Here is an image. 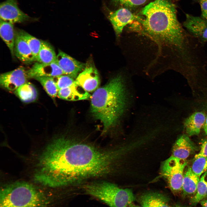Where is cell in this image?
<instances>
[{
	"label": "cell",
	"mask_w": 207,
	"mask_h": 207,
	"mask_svg": "<svg viewBox=\"0 0 207 207\" xmlns=\"http://www.w3.org/2000/svg\"><path fill=\"white\" fill-rule=\"evenodd\" d=\"M206 117L202 112H195L184 121V125L187 134L191 136L199 134L205 123Z\"/></svg>",
	"instance_id": "cell-17"
},
{
	"label": "cell",
	"mask_w": 207,
	"mask_h": 207,
	"mask_svg": "<svg viewBox=\"0 0 207 207\" xmlns=\"http://www.w3.org/2000/svg\"><path fill=\"white\" fill-rule=\"evenodd\" d=\"M191 168L195 175L200 177L207 171V157L195 156Z\"/></svg>",
	"instance_id": "cell-26"
},
{
	"label": "cell",
	"mask_w": 207,
	"mask_h": 207,
	"mask_svg": "<svg viewBox=\"0 0 207 207\" xmlns=\"http://www.w3.org/2000/svg\"><path fill=\"white\" fill-rule=\"evenodd\" d=\"M200 177L195 175L191 167L185 169L182 185V190L184 196H190L195 194L198 183Z\"/></svg>",
	"instance_id": "cell-19"
},
{
	"label": "cell",
	"mask_w": 207,
	"mask_h": 207,
	"mask_svg": "<svg viewBox=\"0 0 207 207\" xmlns=\"http://www.w3.org/2000/svg\"><path fill=\"white\" fill-rule=\"evenodd\" d=\"M129 93L121 75L114 77L93 93L91 112L103 126V133L118 125L130 106Z\"/></svg>",
	"instance_id": "cell-3"
},
{
	"label": "cell",
	"mask_w": 207,
	"mask_h": 207,
	"mask_svg": "<svg viewBox=\"0 0 207 207\" xmlns=\"http://www.w3.org/2000/svg\"><path fill=\"white\" fill-rule=\"evenodd\" d=\"M207 196V171L200 177L197 191L191 200L192 205H195Z\"/></svg>",
	"instance_id": "cell-23"
},
{
	"label": "cell",
	"mask_w": 207,
	"mask_h": 207,
	"mask_svg": "<svg viewBox=\"0 0 207 207\" xmlns=\"http://www.w3.org/2000/svg\"><path fill=\"white\" fill-rule=\"evenodd\" d=\"M142 18L137 17L135 31L155 42L159 49L168 47L177 59L185 62L192 57L194 51L190 37L179 22L175 5L168 0H155L141 10Z\"/></svg>",
	"instance_id": "cell-2"
},
{
	"label": "cell",
	"mask_w": 207,
	"mask_h": 207,
	"mask_svg": "<svg viewBox=\"0 0 207 207\" xmlns=\"http://www.w3.org/2000/svg\"><path fill=\"white\" fill-rule=\"evenodd\" d=\"M0 19L14 24L29 20L30 17L19 8L17 0H6L0 3Z\"/></svg>",
	"instance_id": "cell-7"
},
{
	"label": "cell",
	"mask_w": 207,
	"mask_h": 207,
	"mask_svg": "<svg viewBox=\"0 0 207 207\" xmlns=\"http://www.w3.org/2000/svg\"><path fill=\"white\" fill-rule=\"evenodd\" d=\"M139 201L141 206L144 207H170L168 198L157 192L143 194L140 196Z\"/></svg>",
	"instance_id": "cell-18"
},
{
	"label": "cell",
	"mask_w": 207,
	"mask_h": 207,
	"mask_svg": "<svg viewBox=\"0 0 207 207\" xmlns=\"http://www.w3.org/2000/svg\"><path fill=\"white\" fill-rule=\"evenodd\" d=\"M173 207H187L185 206L179 204H176Z\"/></svg>",
	"instance_id": "cell-34"
},
{
	"label": "cell",
	"mask_w": 207,
	"mask_h": 207,
	"mask_svg": "<svg viewBox=\"0 0 207 207\" xmlns=\"http://www.w3.org/2000/svg\"><path fill=\"white\" fill-rule=\"evenodd\" d=\"M56 62L64 74L73 78H76L78 73L83 70L86 65L60 50Z\"/></svg>",
	"instance_id": "cell-11"
},
{
	"label": "cell",
	"mask_w": 207,
	"mask_h": 207,
	"mask_svg": "<svg viewBox=\"0 0 207 207\" xmlns=\"http://www.w3.org/2000/svg\"><path fill=\"white\" fill-rule=\"evenodd\" d=\"M75 81L87 92L95 90L100 83L97 70L93 64H87L83 71L76 78Z\"/></svg>",
	"instance_id": "cell-10"
},
{
	"label": "cell",
	"mask_w": 207,
	"mask_h": 207,
	"mask_svg": "<svg viewBox=\"0 0 207 207\" xmlns=\"http://www.w3.org/2000/svg\"><path fill=\"white\" fill-rule=\"evenodd\" d=\"M123 156L119 147L101 148L85 140L65 137L54 140L39 158L34 180L53 187L110 175Z\"/></svg>",
	"instance_id": "cell-1"
},
{
	"label": "cell",
	"mask_w": 207,
	"mask_h": 207,
	"mask_svg": "<svg viewBox=\"0 0 207 207\" xmlns=\"http://www.w3.org/2000/svg\"><path fill=\"white\" fill-rule=\"evenodd\" d=\"M83 189L87 194L101 200L110 207H127L135 200L131 189L121 188L107 181L88 183L83 186Z\"/></svg>",
	"instance_id": "cell-5"
},
{
	"label": "cell",
	"mask_w": 207,
	"mask_h": 207,
	"mask_svg": "<svg viewBox=\"0 0 207 207\" xmlns=\"http://www.w3.org/2000/svg\"><path fill=\"white\" fill-rule=\"evenodd\" d=\"M108 17L116 35L119 36L124 27L136 20L137 17L126 8H122L110 12Z\"/></svg>",
	"instance_id": "cell-13"
},
{
	"label": "cell",
	"mask_w": 207,
	"mask_h": 207,
	"mask_svg": "<svg viewBox=\"0 0 207 207\" xmlns=\"http://www.w3.org/2000/svg\"><path fill=\"white\" fill-rule=\"evenodd\" d=\"M198 0V1H199V0Z\"/></svg>",
	"instance_id": "cell-35"
},
{
	"label": "cell",
	"mask_w": 207,
	"mask_h": 207,
	"mask_svg": "<svg viewBox=\"0 0 207 207\" xmlns=\"http://www.w3.org/2000/svg\"><path fill=\"white\" fill-rule=\"evenodd\" d=\"M0 207H46L48 198L34 185L18 181L4 186L0 191Z\"/></svg>",
	"instance_id": "cell-4"
},
{
	"label": "cell",
	"mask_w": 207,
	"mask_h": 207,
	"mask_svg": "<svg viewBox=\"0 0 207 207\" xmlns=\"http://www.w3.org/2000/svg\"><path fill=\"white\" fill-rule=\"evenodd\" d=\"M147 0H112L115 4L125 7H133L141 5Z\"/></svg>",
	"instance_id": "cell-28"
},
{
	"label": "cell",
	"mask_w": 207,
	"mask_h": 207,
	"mask_svg": "<svg viewBox=\"0 0 207 207\" xmlns=\"http://www.w3.org/2000/svg\"><path fill=\"white\" fill-rule=\"evenodd\" d=\"M41 42L36 61L45 64L55 62L57 55L53 47L47 41L41 40Z\"/></svg>",
	"instance_id": "cell-22"
},
{
	"label": "cell",
	"mask_w": 207,
	"mask_h": 207,
	"mask_svg": "<svg viewBox=\"0 0 207 207\" xmlns=\"http://www.w3.org/2000/svg\"><path fill=\"white\" fill-rule=\"evenodd\" d=\"M28 78H34L40 77H54L64 74L56 61L45 64L38 62L27 70Z\"/></svg>",
	"instance_id": "cell-12"
},
{
	"label": "cell",
	"mask_w": 207,
	"mask_h": 207,
	"mask_svg": "<svg viewBox=\"0 0 207 207\" xmlns=\"http://www.w3.org/2000/svg\"><path fill=\"white\" fill-rule=\"evenodd\" d=\"M57 95L62 99L68 101H77L89 99L91 95L76 82L68 87L59 89Z\"/></svg>",
	"instance_id": "cell-16"
},
{
	"label": "cell",
	"mask_w": 207,
	"mask_h": 207,
	"mask_svg": "<svg viewBox=\"0 0 207 207\" xmlns=\"http://www.w3.org/2000/svg\"><path fill=\"white\" fill-rule=\"evenodd\" d=\"M0 35L9 49L12 55L14 56L15 32L14 24L0 19Z\"/></svg>",
	"instance_id": "cell-20"
},
{
	"label": "cell",
	"mask_w": 207,
	"mask_h": 207,
	"mask_svg": "<svg viewBox=\"0 0 207 207\" xmlns=\"http://www.w3.org/2000/svg\"><path fill=\"white\" fill-rule=\"evenodd\" d=\"M17 32L28 44L36 61L41 45V40L37 38L23 30H18Z\"/></svg>",
	"instance_id": "cell-24"
},
{
	"label": "cell",
	"mask_w": 207,
	"mask_h": 207,
	"mask_svg": "<svg viewBox=\"0 0 207 207\" xmlns=\"http://www.w3.org/2000/svg\"><path fill=\"white\" fill-rule=\"evenodd\" d=\"M27 70L21 66L13 70L1 74V85L6 89L15 91L20 86L27 82L28 79Z\"/></svg>",
	"instance_id": "cell-8"
},
{
	"label": "cell",
	"mask_w": 207,
	"mask_h": 207,
	"mask_svg": "<svg viewBox=\"0 0 207 207\" xmlns=\"http://www.w3.org/2000/svg\"><path fill=\"white\" fill-rule=\"evenodd\" d=\"M184 26L202 44L207 41V20L201 17L186 14Z\"/></svg>",
	"instance_id": "cell-9"
},
{
	"label": "cell",
	"mask_w": 207,
	"mask_h": 207,
	"mask_svg": "<svg viewBox=\"0 0 207 207\" xmlns=\"http://www.w3.org/2000/svg\"><path fill=\"white\" fill-rule=\"evenodd\" d=\"M199 3L201 11V17L207 20V0H200Z\"/></svg>",
	"instance_id": "cell-29"
},
{
	"label": "cell",
	"mask_w": 207,
	"mask_h": 207,
	"mask_svg": "<svg viewBox=\"0 0 207 207\" xmlns=\"http://www.w3.org/2000/svg\"><path fill=\"white\" fill-rule=\"evenodd\" d=\"M129 207H144L141 206H140L139 205H136L133 203H132L130 204L129 206Z\"/></svg>",
	"instance_id": "cell-33"
},
{
	"label": "cell",
	"mask_w": 207,
	"mask_h": 207,
	"mask_svg": "<svg viewBox=\"0 0 207 207\" xmlns=\"http://www.w3.org/2000/svg\"><path fill=\"white\" fill-rule=\"evenodd\" d=\"M203 127L205 133L207 135V116L206 117V120Z\"/></svg>",
	"instance_id": "cell-32"
},
{
	"label": "cell",
	"mask_w": 207,
	"mask_h": 207,
	"mask_svg": "<svg viewBox=\"0 0 207 207\" xmlns=\"http://www.w3.org/2000/svg\"><path fill=\"white\" fill-rule=\"evenodd\" d=\"M187 164L186 160L171 156L161 165V174L173 193H177L182 191L184 173Z\"/></svg>",
	"instance_id": "cell-6"
},
{
	"label": "cell",
	"mask_w": 207,
	"mask_h": 207,
	"mask_svg": "<svg viewBox=\"0 0 207 207\" xmlns=\"http://www.w3.org/2000/svg\"><path fill=\"white\" fill-rule=\"evenodd\" d=\"M42 85L47 93L54 98L57 95L58 89L53 77H44L35 78Z\"/></svg>",
	"instance_id": "cell-25"
},
{
	"label": "cell",
	"mask_w": 207,
	"mask_h": 207,
	"mask_svg": "<svg viewBox=\"0 0 207 207\" xmlns=\"http://www.w3.org/2000/svg\"><path fill=\"white\" fill-rule=\"evenodd\" d=\"M195 156L207 157V139L205 140L202 142L199 152Z\"/></svg>",
	"instance_id": "cell-30"
},
{
	"label": "cell",
	"mask_w": 207,
	"mask_h": 207,
	"mask_svg": "<svg viewBox=\"0 0 207 207\" xmlns=\"http://www.w3.org/2000/svg\"><path fill=\"white\" fill-rule=\"evenodd\" d=\"M197 147L189 137L183 135L177 139L173 146L172 156L186 160L197 150Z\"/></svg>",
	"instance_id": "cell-14"
},
{
	"label": "cell",
	"mask_w": 207,
	"mask_h": 207,
	"mask_svg": "<svg viewBox=\"0 0 207 207\" xmlns=\"http://www.w3.org/2000/svg\"><path fill=\"white\" fill-rule=\"evenodd\" d=\"M14 54L22 62L29 64L35 61L36 60L30 48L26 42L15 32Z\"/></svg>",
	"instance_id": "cell-15"
},
{
	"label": "cell",
	"mask_w": 207,
	"mask_h": 207,
	"mask_svg": "<svg viewBox=\"0 0 207 207\" xmlns=\"http://www.w3.org/2000/svg\"><path fill=\"white\" fill-rule=\"evenodd\" d=\"M200 203L202 207H207V199L202 200Z\"/></svg>",
	"instance_id": "cell-31"
},
{
	"label": "cell",
	"mask_w": 207,
	"mask_h": 207,
	"mask_svg": "<svg viewBox=\"0 0 207 207\" xmlns=\"http://www.w3.org/2000/svg\"><path fill=\"white\" fill-rule=\"evenodd\" d=\"M14 92L22 101L26 103L34 101L37 97L36 88L32 84L28 82L19 87Z\"/></svg>",
	"instance_id": "cell-21"
},
{
	"label": "cell",
	"mask_w": 207,
	"mask_h": 207,
	"mask_svg": "<svg viewBox=\"0 0 207 207\" xmlns=\"http://www.w3.org/2000/svg\"><path fill=\"white\" fill-rule=\"evenodd\" d=\"M53 78L58 90L70 86L75 82L73 78L65 74L53 77Z\"/></svg>",
	"instance_id": "cell-27"
}]
</instances>
